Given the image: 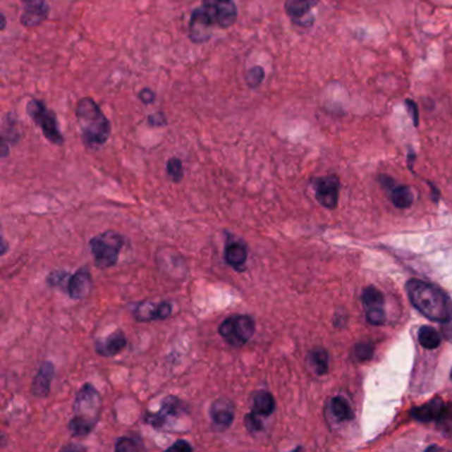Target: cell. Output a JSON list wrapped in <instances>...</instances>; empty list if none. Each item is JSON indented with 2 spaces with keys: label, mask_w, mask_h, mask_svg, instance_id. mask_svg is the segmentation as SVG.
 I'll list each match as a JSON object with an SVG mask.
<instances>
[{
  "label": "cell",
  "mask_w": 452,
  "mask_h": 452,
  "mask_svg": "<svg viewBox=\"0 0 452 452\" xmlns=\"http://www.w3.org/2000/svg\"><path fill=\"white\" fill-rule=\"evenodd\" d=\"M406 291L411 304L426 319L435 322L452 320V300L441 288L418 279H411L406 284Z\"/></svg>",
  "instance_id": "6da1fadb"
},
{
  "label": "cell",
  "mask_w": 452,
  "mask_h": 452,
  "mask_svg": "<svg viewBox=\"0 0 452 452\" xmlns=\"http://www.w3.org/2000/svg\"><path fill=\"white\" fill-rule=\"evenodd\" d=\"M75 114L85 147L97 150L108 142L111 133V121L94 99L92 97L78 99Z\"/></svg>",
  "instance_id": "7a4b0ae2"
},
{
  "label": "cell",
  "mask_w": 452,
  "mask_h": 452,
  "mask_svg": "<svg viewBox=\"0 0 452 452\" xmlns=\"http://www.w3.org/2000/svg\"><path fill=\"white\" fill-rule=\"evenodd\" d=\"M102 398L92 384L80 387L73 402V417L68 423L71 435L75 438L88 436L99 423Z\"/></svg>",
  "instance_id": "3957f363"
},
{
  "label": "cell",
  "mask_w": 452,
  "mask_h": 452,
  "mask_svg": "<svg viewBox=\"0 0 452 452\" xmlns=\"http://www.w3.org/2000/svg\"><path fill=\"white\" fill-rule=\"evenodd\" d=\"M125 244V236L111 230L93 236L89 242V248L96 267L99 269H108L117 264Z\"/></svg>",
  "instance_id": "277c9868"
},
{
  "label": "cell",
  "mask_w": 452,
  "mask_h": 452,
  "mask_svg": "<svg viewBox=\"0 0 452 452\" xmlns=\"http://www.w3.org/2000/svg\"><path fill=\"white\" fill-rule=\"evenodd\" d=\"M25 111H27L28 117L40 128V130L43 133V135L48 142L56 145V146L64 145L66 140L59 129L57 116H56L55 111L48 109V106L43 99L32 97L27 102Z\"/></svg>",
  "instance_id": "5b68a950"
},
{
  "label": "cell",
  "mask_w": 452,
  "mask_h": 452,
  "mask_svg": "<svg viewBox=\"0 0 452 452\" xmlns=\"http://www.w3.org/2000/svg\"><path fill=\"white\" fill-rule=\"evenodd\" d=\"M256 324L250 314H232L219 325V336L231 348H243L254 337Z\"/></svg>",
  "instance_id": "8992f818"
},
{
  "label": "cell",
  "mask_w": 452,
  "mask_h": 452,
  "mask_svg": "<svg viewBox=\"0 0 452 452\" xmlns=\"http://www.w3.org/2000/svg\"><path fill=\"white\" fill-rule=\"evenodd\" d=\"M183 413H188V408L185 406V403L176 396H169L164 398L161 403V410L157 413H146L144 420L146 424L152 426L155 430H161L167 424L169 418H176L182 415Z\"/></svg>",
  "instance_id": "52a82bcc"
},
{
  "label": "cell",
  "mask_w": 452,
  "mask_h": 452,
  "mask_svg": "<svg viewBox=\"0 0 452 452\" xmlns=\"http://www.w3.org/2000/svg\"><path fill=\"white\" fill-rule=\"evenodd\" d=\"M203 8L209 12L215 25L228 30L238 20V7L233 0H202Z\"/></svg>",
  "instance_id": "ba28073f"
},
{
  "label": "cell",
  "mask_w": 452,
  "mask_h": 452,
  "mask_svg": "<svg viewBox=\"0 0 452 452\" xmlns=\"http://www.w3.org/2000/svg\"><path fill=\"white\" fill-rule=\"evenodd\" d=\"M223 259L236 272H244L248 260V245L231 232H226Z\"/></svg>",
  "instance_id": "9c48e42d"
},
{
  "label": "cell",
  "mask_w": 452,
  "mask_h": 452,
  "mask_svg": "<svg viewBox=\"0 0 452 452\" xmlns=\"http://www.w3.org/2000/svg\"><path fill=\"white\" fill-rule=\"evenodd\" d=\"M215 23L203 7L195 8L188 23V37L194 44H204L212 36Z\"/></svg>",
  "instance_id": "30bf717a"
},
{
  "label": "cell",
  "mask_w": 452,
  "mask_h": 452,
  "mask_svg": "<svg viewBox=\"0 0 452 452\" xmlns=\"http://www.w3.org/2000/svg\"><path fill=\"white\" fill-rule=\"evenodd\" d=\"M362 304H364L366 319L373 325H382L386 321L385 310V298L378 288L366 287L362 292Z\"/></svg>",
  "instance_id": "8fae6325"
},
{
  "label": "cell",
  "mask_w": 452,
  "mask_h": 452,
  "mask_svg": "<svg viewBox=\"0 0 452 452\" xmlns=\"http://www.w3.org/2000/svg\"><path fill=\"white\" fill-rule=\"evenodd\" d=\"M173 313V304L169 301H141L133 309V317L138 322L167 320Z\"/></svg>",
  "instance_id": "7c38bea8"
},
{
  "label": "cell",
  "mask_w": 452,
  "mask_h": 452,
  "mask_svg": "<svg viewBox=\"0 0 452 452\" xmlns=\"http://www.w3.org/2000/svg\"><path fill=\"white\" fill-rule=\"evenodd\" d=\"M211 427L216 432L228 430L235 420V405L228 398H218L210 406Z\"/></svg>",
  "instance_id": "4fadbf2b"
},
{
  "label": "cell",
  "mask_w": 452,
  "mask_h": 452,
  "mask_svg": "<svg viewBox=\"0 0 452 452\" xmlns=\"http://www.w3.org/2000/svg\"><path fill=\"white\" fill-rule=\"evenodd\" d=\"M314 188L316 199L321 206L326 209H336L338 203V191H340V181L336 176L329 177L316 178L312 181Z\"/></svg>",
  "instance_id": "5bb4252c"
},
{
  "label": "cell",
  "mask_w": 452,
  "mask_h": 452,
  "mask_svg": "<svg viewBox=\"0 0 452 452\" xmlns=\"http://www.w3.org/2000/svg\"><path fill=\"white\" fill-rule=\"evenodd\" d=\"M23 12L20 23L25 28H36L47 20L49 6L47 0H19Z\"/></svg>",
  "instance_id": "9a60e30c"
},
{
  "label": "cell",
  "mask_w": 452,
  "mask_h": 452,
  "mask_svg": "<svg viewBox=\"0 0 452 452\" xmlns=\"http://www.w3.org/2000/svg\"><path fill=\"white\" fill-rule=\"evenodd\" d=\"M92 289H93V279L90 275V271L88 267H81L69 277V281L66 286V293L72 300H84L88 298Z\"/></svg>",
  "instance_id": "2e32d148"
},
{
  "label": "cell",
  "mask_w": 452,
  "mask_h": 452,
  "mask_svg": "<svg viewBox=\"0 0 452 452\" xmlns=\"http://www.w3.org/2000/svg\"><path fill=\"white\" fill-rule=\"evenodd\" d=\"M128 346V338L121 329L111 331L109 336H106L102 340H97L94 343L96 353L101 357H114L117 354L122 353Z\"/></svg>",
  "instance_id": "e0dca14e"
},
{
  "label": "cell",
  "mask_w": 452,
  "mask_h": 452,
  "mask_svg": "<svg viewBox=\"0 0 452 452\" xmlns=\"http://www.w3.org/2000/svg\"><path fill=\"white\" fill-rule=\"evenodd\" d=\"M55 375V365L51 361H44L40 365L31 384V393L36 398H47L51 391V384Z\"/></svg>",
  "instance_id": "ac0fdd59"
},
{
  "label": "cell",
  "mask_w": 452,
  "mask_h": 452,
  "mask_svg": "<svg viewBox=\"0 0 452 452\" xmlns=\"http://www.w3.org/2000/svg\"><path fill=\"white\" fill-rule=\"evenodd\" d=\"M319 0H286L284 3V10L291 20L301 25V27H308L312 22L305 20V18L310 13V10L317 6Z\"/></svg>",
  "instance_id": "d6986e66"
},
{
  "label": "cell",
  "mask_w": 452,
  "mask_h": 452,
  "mask_svg": "<svg viewBox=\"0 0 452 452\" xmlns=\"http://www.w3.org/2000/svg\"><path fill=\"white\" fill-rule=\"evenodd\" d=\"M384 185L390 188V199L393 204L398 209H408L413 202H414V195L411 188L406 185H393V181L389 177H384Z\"/></svg>",
  "instance_id": "ffe728a7"
},
{
  "label": "cell",
  "mask_w": 452,
  "mask_h": 452,
  "mask_svg": "<svg viewBox=\"0 0 452 452\" xmlns=\"http://www.w3.org/2000/svg\"><path fill=\"white\" fill-rule=\"evenodd\" d=\"M444 408V402L441 398H434L430 402L422 405L420 408H415L411 411V418L418 422H436L441 415V410Z\"/></svg>",
  "instance_id": "44dd1931"
},
{
  "label": "cell",
  "mask_w": 452,
  "mask_h": 452,
  "mask_svg": "<svg viewBox=\"0 0 452 452\" xmlns=\"http://www.w3.org/2000/svg\"><path fill=\"white\" fill-rule=\"evenodd\" d=\"M276 408L275 398L267 390H257L251 396V410L260 417H269Z\"/></svg>",
  "instance_id": "7402d4cb"
},
{
  "label": "cell",
  "mask_w": 452,
  "mask_h": 452,
  "mask_svg": "<svg viewBox=\"0 0 452 452\" xmlns=\"http://www.w3.org/2000/svg\"><path fill=\"white\" fill-rule=\"evenodd\" d=\"M309 365L314 370V373L319 375H324L328 373L329 367V355L325 349H313L308 354Z\"/></svg>",
  "instance_id": "603a6c76"
},
{
  "label": "cell",
  "mask_w": 452,
  "mask_h": 452,
  "mask_svg": "<svg viewBox=\"0 0 452 452\" xmlns=\"http://www.w3.org/2000/svg\"><path fill=\"white\" fill-rule=\"evenodd\" d=\"M331 410L333 415L338 420H352L354 418L353 408L343 397L333 398Z\"/></svg>",
  "instance_id": "cb8c5ba5"
},
{
  "label": "cell",
  "mask_w": 452,
  "mask_h": 452,
  "mask_svg": "<svg viewBox=\"0 0 452 452\" xmlns=\"http://www.w3.org/2000/svg\"><path fill=\"white\" fill-rule=\"evenodd\" d=\"M441 334L432 326H422L418 331V341L424 349H436L441 345Z\"/></svg>",
  "instance_id": "d4e9b609"
},
{
  "label": "cell",
  "mask_w": 452,
  "mask_h": 452,
  "mask_svg": "<svg viewBox=\"0 0 452 452\" xmlns=\"http://www.w3.org/2000/svg\"><path fill=\"white\" fill-rule=\"evenodd\" d=\"M3 144L4 146H10V145L16 144L20 133L16 130V120L12 117L11 113L4 116V121H3Z\"/></svg>",
  "instance_id": "484cf974"
},
{
  "label": "cell",
  "mask_w": 452,
  "mask_h": 452,
  "mask_svg": "<svg viewBox=\"0 0 452 452\" xmlns=\"http://www.w3.org/2000/svg\"><path fill=\"white\" fill-rule=\"evenodd\" d=\"M435 423L443 435H446L447 438H452V402L448 405H444L441 415Z\"/></svg>",
  "instance_id": "4316f807"
},
{
  "label": "cell",
  "mask_w": 452,
  "mask_h": 452,
  "mask_svg": "<svg viewBox=\"0 0 452 452\" xmlns=\"http://www.w3.org/2000/svg\"><path fill=\"white\" fill-rule=\"evenodd\" d=\"M166 171H167V176L169 178L174 182V183H181L182 179H183V176H185V171H183V164L182 161L177 158V157H173L167 161L166 164Z\"/></svg>",
  "instance_id": "83f0119b"
},
{
  "label": "cell",
  "mask_w": 452,
  "mask_h": 452,
  "mask_svg": "<svg viewBox=\"0 0 452 452\" xmlns=\"http://www.w3.org/2000/svg\"><path fill=\"white\" fill-rule=\"evenodd\" d=\"M114 450L118 452L140 451V450H145V446L142 444V441H140L138 439H134L130 436H122L116 441Z\"/></svg>",
  "instance_id": "f1b7e54d"
},
{
  "label": "cell",
  "mask_w": 452,
  "mask_h": 452,
  "mask_svg": "<svg viewBox=\"0 0 452 452\" xmlns=\"http://www.w3.org/2000/svg\"><path fill=\"white\" fill-rule=\"evenodd\" d=\"M264 68L260 66H255L250 68L245 73V83L251 89L257 88L263 80H264Z\"/></svg>",
  "instance_id": "f546056e"
},
{
  "label": "cell",
  "mask_w": 452,
  "mask_h": 452,
  "mask_svg": "<svg viewBox=\"0 0 452 452\" xmlns=\"http://www.w3.org/2000/svg\"><path fill=\"white\" fill-rule=\"evenodd\" d=\"M244 426L250 434H257L264 431V424L263 420H260V415H257L254 411L247 413L244 415Z\"/></svg>",
  "instance_id": "4dcf8cb0"
},
{
  "label": "cell",
  "mask_w": 452,
  "mask_h": 452,
  "mask_svg": "<svg viewBox=\"0 0 452 452\" xmlns=\"http://www.w3.org/2000/svg\"><path fill=\"white\" fill-rule=\"evenodd\" d=\"M69 277H71V275H69L68 272H66V271H55V272H52V274L48 275V277H47V283H48L49 287H66V289Z\"/></svg>",
  "instance_id": "1f68e13d"
},
{
  "label": "cell",
  "mask_w": 452,
  "mask_h": 452,
  "mask_svg": "<svg viewBox=\"0 0 452 452\" xmlns=\"http://www.w3.org/2000/svg\"><path fill=\"white\" fill-rule=\"evenodd\" d=\"M373 352H374V348L369 343H357L354 346V357L358 360V361H366V360H370L372 355H373Z\"/></svg>",
  "instance_id": "d6a6232c"
},
{
  "label": "cell",
  "mask_w": 452,
  "mask_h": 452,
  "mask_svg": "<svg viewBox=\"0 0 452 452\" xmlns=\"http://www.w3.org/2000/svg\"><path fill=\"white\" fill-rule=\"evenodd\" d=\"M147 123L150 128H162V126H166L169 122L162 111H157L147 117Z\"/></svg>",
  "instance_id": "836d02e7"
},
{
  "label": "cell",
  "mask_w": 452,
  "mask_h": 452,
  "mask_svg": "<svg viewBox=\"0 0 452 452\" xmlns=\"http://www.w3.org/2000/svg\"><path fill=\"white\" fill-rule=\"evenodd\" d=\"M405 104H406V106H408V113L411 114L414 126L418 128V126H420V108H418V105H417L413 99H406Z\"/></svg>",
  "instance_id": "e575fe53"
},
{
  "label": "cell",
  "mask_w": 452,
  "mask_h": 452,
  "mask_svg": "<svg viewBox=\"0 0 452 452\" xmlns=\"http://www.w3.org/2000/svg\"><path fill=\"white\" fill-rule=\"evenodd\" d=\"M157 96H155V92L153 89L150 88H142L140 92H138V99L145 104V105H150L154 102Z\"/></svg>",
  "instance_id": "d590c367"
},
{
  "label": "cell",
  "mask_w": 452,
  "mask_h": 452,
  "mask_svg": "<svg viewBox=\"0 0 452 452\" xmlns=\"http://www.w3.org/2000/svg\"><path fill=\"white\" fill-rule=\"evenodd\" d=\"M193 450H194V447L183 439H179L167 448V451H193Z\"/></svg>",
  "instance_id": "8d00e7d4"
},
{
  "label": "cell",
  "mask_w": 452,
  "mask_h": 452,
  "mask_svg": "<svg viewBox=\"0 0 452 452\" xmlns=\"http://www.w3.org/2000/svg\"><path fill=\"white\" fill-rule=\"evenodd\" d=\"M63 451H68V450H87L84 446H80V444H71V446H66L61 448Z\"/></svg>",
  "instance_id": "74e56055"
},
{
  "label": "cell",
  "mask_w": 452,
  "mask_h": 452,
  "mask_svg": "<svg viewBox=\"0 0 452 452\" xmlns=\"http://www.w3.org/2000/svg\"><path fill=\"white\" fill-rule=\"evenodd\" d=\"M6 251H7V243L3 239V255L6 254Z\"/></svg>",
  "instance_id": "f35d334b"
},
{
  "label": "cell",
  "mask_w": 452,
  "mask_h": 452,
  "mask_svg": "<svg viewBox=\"0 0 452 452\" xmlns=\"http://www.w3.org/2000/svg\"><path fill=\"white\" fill-rule=\"evenodd\" d=\"M1 19H3V25H1V30H4V28H6V16H4V13L1 15Z\"/></svg>",
  "instance_id": "ab89813d"
},
{
  "label": "cell",
  "mask_w": 452,
  "mask_h": 452,
  "mask_svg": "<svg viewBox=\"0 0 452 452\" xmlns=\"http://www.w3.org/2000/svg\"><path fill=\"white\" fill-rule=\"evenodd\" d=\"M451 378H452V372H451Z\"/></svg>",
  "instance_id": "60d3db41"
}]
</instances>
